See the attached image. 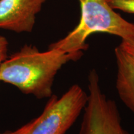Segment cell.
<instances>
[{
    "label": "cell",
    "mask_w": 134,
    "mask_h": 134,
    "mask_svg": "<svg viewBox=\"0 0 134 134\" xmlns=\"http://www.w3.org/2000/svg\"><path fill=\"white\" fill-rule=\"evenodd\" d=\"M49 98L39 116L20 127L21 134H65L85 108L88 94L74 85L60 98Z\"/></svg>",
    "instance_id": "obj_3"
},
{
    "label": "cell",
    "mask_w": 134,
    "mask_h": 134,
    "mask_svg": "<svg viewBox=\"0 0 134 134\" xmlns=\"http://www.w3.org/2000/svg\"><path fill=\"white\" fill-rule=\"evenodd\" d=\"M47 0H0V29L31 32Z\"/></svg>",
    "instance_id": "obj_5"
},
{
    "label": "cell",
    "mask_w": 134,
    "mask_h": 134,
    "mask_svg": "<svg viewBox=\"0 0 134 134\" xmlns=\"http://www.w3.org/2000/svg\"><path fill=\"white\" fill-rule=\"evenodd\" d=\"M79 134H129L122 127L117 105L102 91L96 70L88 75V100Z\"/></svg>",
    "instance_id": "obj_4"
},
{
    "label": "cell",
    "mask_w": 134,
    "mask_h": 134,
    "mask_svg": "<svg viewBox=\"0 0 134 134\" xmlns=\"http://www.w3.org/2000/svg\"><path fill=\"white\" fill-rule=\"evenodd\" d=\"M0 134H21V133H20L19 129H18L14 130V131H7L3 132V133L0 132Z\"/></svg>",
    "instance_id": "obj_10"
},
{
    "label": "cell",
    "mask_w": 134,
    "mask_h": 134,
    "mask_svg": "<svg viewBox=\"0 0 134 134\" xmlns=\"http://www.w3.org/2000/svg\"><path fill=\"white\" fill-rule=\"evenodd\" d=\"M8 42L4 37L0 36V70L1 65L8 58Z\"/></svg>",
    "instance_id": "obj_9"
},
{
    "label": "cell",
    "mask_w": 134,
    "mask_h": 134,
    "mask_svg": "<svg viewBox=\"0 0 134 134\" xmlns=\"http://www.w3.org/2000/svg\"><path fill=\"white\" fill-rule=\"evenodd\" d=\"M81 17L78 24L66 36L48 48L65 52L81 54L88 47L86 40L94 33H108L122 39L134 37V24L124 19L107 0H78Z\"/></svg>",
    "instance_id": "obj_2"
},
{
    "label": "cell",
    "mask_w": 134,
    "mask_h": 134,
    "mask_svg": "<svg viewBox=\"0 0 134 134\" xmlns=\"http://www.w3.org/2000/svg\"><path fill=\"white\" fill-rule=\"evenodd\" d=\"M117 47L134 63V37L122 39L119 46Z\"/></svg>",
    "instance_id": "obj_8"
},
{
    "label": "cell",
    "mask_w": 134,
    "mask_h": 134,
    "mask_svg": "<svg viewBox=\"0 0 134 134\" xmlns=\"http://www.w3.org/2000/svg\"><path fill=\"white\" fill-rule=\"evenodd\" d=\"M114 9H120L124 12L134 14V0H107Z\"/></svg>",
    "instance_id": "obj_7"
},
{
    "label": "cell",
    "mask_w": 134,
    "mask_h": 134,
    "mask_svg": "<svg viewBox=\"0 0 134 134\" xmlns=\"http://www.w3.org/2000/svg\"><path fill=\"white\" fill-rule=\"evenodd\" d=\"M81 56L57 48L41 52L36 46L26 44L3 63L0 81L13 85L26 94L38 99L49 98L58 71L66 63L76 61Z\"/></svg>",
    "instance_id": "obj_1"
},
{
    "label": "cell",
    "mask_w": 134,
    "mask_h": 134,
    "mask_svg": "<svg viewBox=\"0 0 134 134\" xmlns=\"http://www.w3.org/2000/svg\"><path fill=\"white\" fill-rule=\"evenodd\" d=\"M117 67L115 88L122 101L134 113V63L120 50L115 49Z\"/></svg>",
    "instance_id": "obj_6"
}]
</instances>
